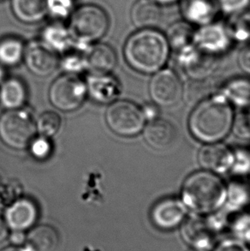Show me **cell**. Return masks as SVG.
<instances>
[{"label":"cell","instance_id":"cell-1","mask_svg":"<svg viewBox=\"0 0 250 251\" xmlns=\"http://www.w3.org/2000/svg\"><path fill=\"white\" fill-rule=\"evenodd\" d=\"M233 110L223 95L207 98L197 104L189 116L192 136L205 143H219L233 127Z\"/></svg>","mask_w":250,"mask_h":251},{"label":"cell","instance_id":"cell-2","mask_svg":"<svg viewBox=\"0 0 250 251\" xmlns=\"http://www.w3.org/2000/svg\"><path fill=\"white\" fill-rule=\"evenodd\" d=\"M170 46L164 34L145 28L132 34L125 47L126 61L136 72L144 74L158 72L169 58Z\"/></svg>","mask_w":250,"mask_h":251},{"label":"cell","instance_id":"cell-3","mask_svg":"<svg viewBox=\"0 0 250 251\" xmlns=\"http://www.w3.org/2000/svg\"><path fill=\"white\" fill-rule=\"evenodd\" d=\"M227 187L216 174L207 171L192 173L182 189V201L197 214H209L223 206Z\"/></svg>","mask_w":250,"mask_h":251},{"label":"cell","instance_id":"cell-4","mask_svg":"<svg viewBox=\"0 0 250 251\" xmlns=\"http://www.w3.org/2000/svg\"><path fill=\"white\" fill-rule=\"evenodd\" d=\"M109 19L100 7L88 4L72 14L69 31L71 37L81 44L98 41L108 29Z\"/></svg>","mask_w":250,"mask_h":251},{"label":"cell","instance_id":"cell-5","mask_svg":"<svg viewBox=\"0 0 250 251\" xmlns=\"http://www.w3.org/2000/svg\"><path fill=\"white\" fill-rule=\"evenodd\" d=\"M36 125L24 110H9L0 117V139L14 150H24L35 136Z\"/></svg>","mask_w":250,"mask_h":251},{"label":"cell","instance_id":"cell-6","mask_svg":"<svg viewBox=\"0 0 250 251\" xmlns=\"http://www.w3.org/2000/svg\"><path fill=\"white\" fill-rule=\"evenodd\" d=\"M88 95L86 82L75 74H66L55 80L49 89V100L62 112L79 108Z\"/></svg>","mask_w":250,"mask_h":251},{"label":"cell","instance_id":"cell-7","mask_svg":"<svg viewBox=\"0 0 250 251\" xmlns=\"http://www.w3.org/2000/svg\"><path fill=\"white\" fill-rule=\"evenodd\" d=\"M145 120L142 109L127 100L112 103L105 113V121L109 128L121 136L138 135L144 128Z\"/></svg>","mask_w":250,"mask_h":251},{"label":"cell","instance_id":"cell-8","mask_svg":"<svg viewBox=\"0 0 250 251\" xmlns=\"http://www.w3.org/2000/svg\"><path fill=\"white\" fill-rule=\"evenodd\" d=\"M149 92L156 105L169 107L176 105L182 98L183 87L175 72L163 70L152 76L149 84Z\"/></svg>","mask_w":250,"mask_h":251},{"label":"cell","instance_id":"cell-9","mask_svg":"<svg viewBox=\"0 0 250 251\" xmlns=\"http://www.w3.org/2000/svg\"><path fill=\"white\" fill-rule=\"evenodd\" d=\"M24 58L27 69L41 77L52 74L60 63L58 52L43 41H32L27 45Z\"/></svg>","mask_w":250,"mask_h":251},{"label":"cell","instance_id":"cell-10","mask_svg":"<svg viewBox=\"0 0 250 251\" xmlns=\"http://www.w3.org/2000/svg\"><path fill=\"white\" fill-rule=\"evenodd\" d=\"M231 35L229 29L220 24H206L195 32L193 44L208 54L222 53L230 48Z\"/></svg>","mask_w":250,"mask_h":251},{"label":"cell","instance_id":"cell-11","mask_svg":"<svg viewBox=\"0 0 250 251\" xmlns=\"http://www.w3.org/2000/svg\"><path fill=\"white\" fill-rule=\"evenodd\" d=\"M234 152L221 143H206L198 153V161L203 169L214 174H223L231 169Z\"/></svg>","mask_w":250,"mask_h":251},{"label":"cell","instance_id":"cell-12","mask_svg":"<svg viewBox=\"0 0 250 251\" xmlns=\"http://www.w3.org/2000/svg\"><path fill=\"white\" fill-rule=\"evenodd\" d=\"M180 57L185 72L191 79L207 78L217 67L213 55L203 52L195 45L181 50Z\"/></svg>","mask_w":250,"mask_h":251},{"label":"cell","instance_id":"cell-13","mask_svg":"<svg viewBox=\"0 0 250 251\" xmlns=\"http://www.w3.org/2000/svg\"><path fill=\"white\" fill-rule=\"evenodd\" d=\"M187 207L182 201L174 197L159 201L152 207V220L161 229L170 230L176 227L183 221Z\"/></svg>","mask_w":250,"mask_h":251},{"label":"cell","instance_id":"cell-14","mask_svg":"<svg viewBox=\"0 0 250 251\" xmlns=\"http://www.w3.org/2000/svg\"><path fill=\"white\" fill-rule=\"evenodd\" d=\"M39 210L34 201L20 198L15 201L5 212V221L13 231H24L32 227L36 222Z\"/></svg>","mask_w":250,"mask_h":251},{"label":"cell","instance_id":"cell-15","mask_svg":"<svg viewBox=\"0 0 250 251\" xmlns=\"http://www.w3.org/2000/svg\"><path fill=\"white\" fill-rule=\"evenodd\" d=\"M87 89L91 98L99 103H110L121 94L119 81L108 73H95L87 80Z\"/></svg>","mask_w":250,"mask_h":251},{"label":"cell","instance_id":"cell-16","mask_svg":"<svg viewBox=\"0 0 250 251\" xmlns=\"http://www.w3.org/2000/svg\"><path fill=\"white\" fill-rule=\"evenodd\" d=\"M143 136L149 146L157 150H165L173 146L177 137L175 126L163 119L151 120L144 129Z\"/></svg>","mask_w":250,"mask_h":251},{"label":"cell","instance_id":"cell-17","mask_svg":"<svg viewBox=\"0 0 250 251\" xmlns=\"http://www.w3.org/2000/svg\"><path fill=\"white\" fill-rule=\"evenodd\" d=\"M84 54L86 67L95 73H109L117 65L116 52L108 45H95Z\"/></svg>","mask_w":250,"mask_h":251},{"label":"cell","instance_id":"cell-18","mask_svg":"<svg viewBox=\"0 0 250 251\" xmlns=\"http://www.w3.org/2000/svg\"><path fill=\"white\" fill-rule=\"evenodd\" d=\"M162 17L163 11L159 3L152 0H138L132 7V22L141 29L157 27Z\"/></svg>","mask_w":250,"mask_h":251},{"label":"cell","instance_id":"cell-19","mask_svg":"<svg viewBox=\"0 0 250 251\" xmlns=\"http://www.w3.org/2000/svg\"><path fill=\"white\" fill-rule=\"evenodd\" d=\"M218 5L213 0H183L182 10L189 23L204 26L213 22Z\"/></svg>","mask_w":250,"mask_h":251},{"label":"cell","instance_id":"cell-20","mask_svg":"<svg viewBox=\"0 0 250 251\" xmlns=\"http://www.w3.org/2000/svg\"><path fill=\"white\" fill-rule=\"evenodd\" d=\"M11 8L18 20L35 24L48 13V0H12Z\"/></svg>","mask_w":250,"mask_h":251},{"label":"cell","instance_id":"cell-21","mask_svg":"<svg viewBox=\"0 0 250 251\" xmlns=\"http://www.w3.org/2000/svg\"><path fill=\"white\" fill-rule=\"evenodd\" d=\"M27 98V88L20 79H8L1 85L0 103L3 107L9 110L21 108Z\"/></svg>","mask_w":250,"mask_h":251},{"label":"cell","instance_id":"cell-22","mask_svg":"<svg viewBox=\"0 0 250 251\" xmlns=\"http://www.w3.org/2000/svg\"><path fill=\"white\" fill-rule=\"evenodd\" d=\"M59 241L57 230L48 225L39 226L27 235V242L34 251H55Z\"/></svg>","mask_w":250,"mask_h":251},{"label":"cell","instance_id":"cell-23","mask_svg":"<svg viewBox=\"0 0 250 251\" xmlns=\"http://www.w3.org/2000/svg\"><path fill=\"white\" fill-rule=\"evenodd\" d=\"M42 38L43 42L57 52L68 51L72 39L69 28L58 23L49 24L45 27Z\"/></svg>","mask_w":250,"mask_h":251},{"label":"cell","instance_id":"cell-24","mask_svg":"<svg viewBox=\"0 0 250 251\" xmlns=\"http://www.w3.org/2000/svg\"><path fill=\"white\" fill-rule=\"evenodd\" d=\"M223 96L230 103L240 107L250 105V81L235 79L224 88Z\"/></svg>","mask_w":250,"mask_h":251},{"label":"cell","instance_id":"cell-25","mask_svg":"<svg viewBox=\"0 0 250 251\" xmlns=\"http://www.w3.org/2000/svg\"><path fill=\"white\" fill-rule=\"evenodd\" d=\"M25 48L18 38L7 37L0 41V65L15 66L24 57Z\"/></svg>","mask_w":250,"mask_h":251},{"label":"cell","instance_id":"cell-26","mask_svg":"<svg viewBox=\"0 0 250 251\" xmlns=\"http://www.w3.org/2000/svg\"><path fill=\"white\" fill-rule=\"evenodd\" d=\"M207 79H191L187 82L183 88V95L189 105L199 104L200 102L209 98L214 86Z\"/></svg>","mask_w":250,"mask_h":251},{"label":"cell","instance_id":"cell-27","mask_svg":"<svg viewBox=\"0 0 250 251\" xmlns=\"http://www.w3.org/2000/svg\"><path fill=\"white\" fill-rule=\"evenodd\" d=\"M195 32L188 24H174L166 36L169 46L176 51H181L193 43Z\"/></svg>","mask_w":250,"mask_h":251},{"label":"cell","instance_id":"cell-28","mask_svg":"<svg viewBox=\"0 0 250 251\" xmlns=\"http://www.w3.org/2000/svg\"><path fill=\"white\" fill-rule=\"evenodd\" d=\"M183 233L187 241L195 245L206 242L210 238L209 225L202 218H191L184 225Z\"/></svg>","mask_w":250,"mask_h":251},{"label":"cell","instance_id":"cell-29","mask_svg":"<svg viewBox=\"0 0 250 251\" xmlns=\"http://www.w3.org/2000/svg\"><path fill=\"white\" fill-rule=\"evenodd\" d=\"M250 190L248 186L242 183L232 182L227 187V203L230 207H241L250 202Z\"/></svg>","mask_w":250,"mask_h":251},{"label":"cell","instance_id":"cell-30","mask_svg":"<svg viewBox=\"0 0 250 251\" xmlns=\"http://www.w3.org/2000/svg\"><path fill=\"white\" fill-rule=\"evenodd\" d=\"M62 125V119L54 112H46L40 116L36 124V129L41 136L51 137L58 133Z\"/></svg>","mask_w":250,"mask_h":251},{"label":"cell","instance_id":"cell-31","mask_svg":"<svg viewBox=\"0 0 250 251\" xmlns=\"http://www.w3.org/2000/svg\"><path fill=\"white\" fill-rule=\"evenodd\" d=\"M30 153L33 156L39 160H44L51 156L52 152L51 143L48 137L44 136L34 137L29 145Z\"/></svg>","mask_w":250,"mask_h":251},{"label":"cell","instance_id":"cell-32","mask_svg":"<svg viewBox=\"0 0 250 251\" xmlns=\"http://www.w3.org/2000/svg\"><path fill=\"white\" fill-rule=\"evenodd\" d=\"M62 65L65 71L73 74V72H79L86 68L85 54L77 51H68L62 60Z\"/></svg>","mask_w":250,"mask_h":251},{"label":"cell","instance_id":"cell-33","mask_svg":"<svg viewBox=\"0 0 250 251\" xmlns=\"http://www.w3.org/2000/svg\"><path fill=\"white\" fill-rule=\"evenodd\" d=\"M73 0H48V13L56 18H65L73 10Z\"/></svg>","mask_w":250,"mask_h":251},{"label":"cell","instance_id":"cell-34","mask_svg":"<svg viewBox=\"0 0 250 251\" xmlns=\"http://www.w3.org/2000/svg\"><path fill=\"white\" fill-rule=\"evenodd\" d=\"M219 7L225 14L242 13L250 6V0H219Z\"/></svg>","mask_w":250,"mask_h":251},{"label":"cell","instance_id":"cell-35","mask_svg":"<svg viewBox=\"0 0 250 251\" xmlns=\"http://www.w3.org/2000/svg\"><path fill=\"white\" fill-rule=\"evenodd\" d=\"M233 166L231 167L232 171L236 173H248L250 170V153L244 150H238L234 153Z\"/></svg>","mask_w":250,"mask_h":251},{"label":"cell","instance_id":"cell-36","mask_svg":"<svg viewBox=\"0 0 250 251\" xmlns=\"http://www.w3.org/2000/svg\"><path fill=\"white\" fill-rule=\"evenodd\" d=\"M239 64L246 73L250 74V47L244 48L239 55Z\"/></svg>","mask_w":250,"mask_h":251},{"label":"cell","instance_id":"cell-37","mask_svg":"<svg viewBox=\"0 0 250 251\" xmlns=\"http://www.w3.org/2000/svg\"><path fill=\"white\" fill-rule=\"evenodd\" d=\"M215 251H247V250L237 242H225Z\"/></svg>","mask_w":250,"mask_h":251},{"label":"cell","instance_id":"cell-38","mask_svg":"<svg viewBox=\"0 0 250 251\" xmlns=\"http://www.w3.org/2000/svg\"><path fill=\"white\" fill-rule=\"evenodd\" d=\"M142 111L143 115L145 117V119L153 120V119H157L158 109L155 105H152V104H147L143 106Z\"/></svg>","mask_w":250,"mask_h":251},{"label":"cell","instance_id":"cell-39","mask_svg":"<svg viewBox=\"0 0 250 251\" xmlns=\"http://www.w3.org/2000/svg\"><path fill=\"white\" fill-rule=\"evenodd\" d=\"M10 240L15 245H21L25 240V235L24 231H13V233L10 236Z\"/></svg>","mask_w":250,"mask_h":251},{"label":"cell","instance_id":"cell-40","mask_svg":"<svg viewBox=\"0 0 250 251\" xmlns=\"http://www.w3.org/2000/svg\"><path fill=\"white\" fill-rule=\"evenodd\" d=\"M8 237V228L4 221L0 218V243Z\"/></svg>","mask_w":250,"mask_h":251},{"label":"cell","instance_id":"cell-41","mask_svg":"<svg viewBox=\"0 0 250 251\" xmlns=\"http://www.w3.org/2000/svg\"><path fill=\"white\" fill-rule=\"evenodd\" d=\"M159 4H169V3H175L177 0H152Z\"/></svg>","mask_w":250,"mask_h":251},{"label":"cell","instance_id":"cell-42","mask_svg":"<svg viewBox=\"0 0 250 251\" xmlns=\"http://www.w3.org/2000/svg\"><path fill=\"white\" fill-rule=\"evenodd\" d=\"M24 251V250L17 248V247H9V248L3 249V251Z\"/></svg>","mask_w":250,"mask_h":251},{"label":"cell","instance_id":"cell-43","mask_svg":"<svg viewBox=\"0 0 250 251\" xmlns=\"http://www.w3.org/2000/svg\"><path fill=\"white\" fill-rule=\"evenodd\" d=\"M3 75H4V73H3V68H2V65H0V82H2V80H3Z\"/></svg>","mask_w":250,"mask_h":251},{"label":"cell","instance_id":"cell-44","mask_svg":"<svg viewBox=\"0 0 250 251\" xmlns=\"http://www.w3.org/2000/svg\"><path fill=\"white\" fill-rule=\"evenodd\" d=\"M2 190V183H1V180H0V191Z\"/></svg>","mask_w":250,"mask_h":251},{"label":"cell","instance_id":"cell-45","mask_svg":"<svg viewBox=\"0 0 250 251\" xmlns=\"http://www.w3.org/2000/svg\"><path fill=\"white\" fill-rule=\"evenodd\" d=\"M248 119H249V121H250V115L248 117Z\"/></svg>","mask_w":250,"mask_h":251},{"label":"cell","instance_id":"cell-46","mask_svg":"<svg viewBox=\"0 0 250 251\" xmlns=\"http://www.w3.org/2000/svg\"></svg>","mask_w":250,"mask_h":251}]
</instances>
